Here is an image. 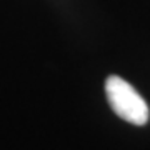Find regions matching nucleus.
<instances>
[{
	"instance_id": "1",
	"label": "nucleus",
	"mask_w": 150,
	"mask_h": 150,
	"mask_svg": "<svg viewBox=\"0 0 150 150\" xmlns=\"http://www.w3.org/2000/svg\"><path fill=\"white\" fill-rule=\"evenodd\" d=\"M105 93L110 107L120 118L134 125L149 122V105L142 95L118 75H110L105 80Z\"/></svg>"
}]
</instances>
